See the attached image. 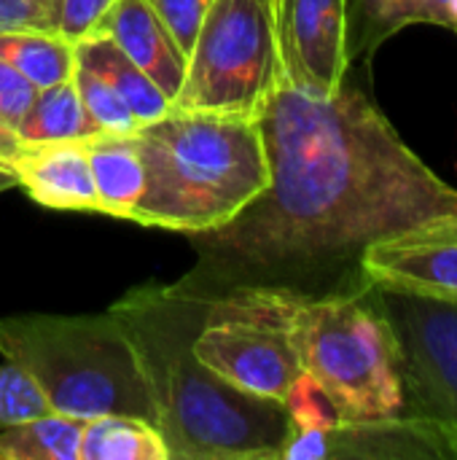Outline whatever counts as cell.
<instances>
[{
	"label": "cell",
	"instance_id": "obj_29",
	"mask_svg": "<svg viewBox=\"0 0 457 460\" xmlns=\"http://www.w3.org/2000/svg\"><path fill=\"white\" fill-rule=\"evenodd\" d=\"M13 186H16V175H13V170H11V164L0 159V191H8V189H13Z\"/></svg>",
	"mask_w": 457,
	"mask_h": 460
},
{
	"label": "cell",
	"instance_id": "obj_12",
	"mask_svg": "<svg viewBox=\"0 0 457 460\" xmlns=\"http://www.w3.org/2000/svg\"><path fill=\"white\" fill-rule=\"evenodd\" d=\"M8 164L32 202L48 210L100 213L83 140L22 143Z\"/></svg>",
	"mask_w": 457,
	"mask_h": 460
},
{
	"label": "cell",
	"instance_id": "obj_5",
	"mask_svg": "<svg viewBox=\"0 0 457 460\" xmlns=\"http://www.w3.org/2000/svg\"><path fill=\"white\" fill-rule=\"evenodd\" d=\"M275 288L302 369L326 388L345 420L407 410L399 342L374 286L326 294Z\"/></svg>",
	"mask_w": 457,
	"mask_h": 460
},
{
	"label": "cell",
	"instance_id": "obj_11",
	"mask_svg": "<svg viewBox=\"0 0 457 460\" xmlns=\"http://www.w3.org/2000/svg\"><path fill=\"white\" fill-rule=\"evenodd\" d=\"M361 275L382 291L457 302V232L434 221L374 243L361 256Z\"/></svg>",
	"mask_w": 457,
	"mask_h": 460
},
{
	"label": "cell",
	"instance_id": "obj_9",
	"mask_svg": "<svg viewBox=\"0 0 457 460\" xmlns=\"http://www.w3.org/2000/svg\"><path fill=\"white\" fill-rule=\"evenodd\" d=\"M280 73L310 94H334L350 70L347 0H272Z\"/></svg>",
	"mask_w": 457,
	"mask_h": 460
},
{
	"label": "cell",
	"instance_id": "obj_15",
	"mask_svg": "<svg viewBox=\"0 0 457 460\" xmlns=\"http://www.w3.org/2000/svg\"><path fill=\"white\" fill-rule=\"evenodd\" d=\"M75 59L86 62L116 89V94L129 105V111L140 127L162 119L172 108L170 97L108 35L97 32V35L78 40Z\"/></svg>",
	"mask_w": 457,
	"mask_h": 460
},
{
	"label": "cell",
	"instance_id": "obj_17",
	"mask_svg": "<svg viewBox=\"0 0 457 460\" xmlns=\"http://www.w3.org/2000/svg\"><path fill=\"white\" fill-rule=\"evenodd\" d=\"M16 137L22 143H57V140H83L97 135V124L86 116L78 92L70 81L38 89L32 105L16 124Z\"/></svg>",
	"mask_w": 457,
	"mask_h": 460
},
{
	"label": "cell",
	"instance_id": "obj_22",
	"mask_svg": "<svg viewBox=\"0 0 457 460\" xmlns=\"http://www.w3.org/2000/svg\"><path fill=\"white\" fill-rule=\"evenodd\" d=\"M423 22L455 30L453 0H388L382 8V16H380L377 40L382 46L399 30H404L409 24H423Z\"/></svg>",
	"mask_w": 457,
	"mask_h": 460
},
{
	"label": "cell",
	"instance_id": "obj_26",
	"mask_svg": "<svg viewBox=\"0 0 457 460\" xmlns=\"http://www.w3.org/2000/svg\"><path fill=\"white\" fill-rule=\"evenodd\" d=\"M113 5H116V0H62L57 32L62 38H67L70 43L97 35Z\"/></svg>",
	"mask_w": 457,
	"mask_h": 460
},
{
	"label": "cell",
	"instance_id": "obj_2",
	"mask_svg": "<svg viewBox=\"0 0 457 460\" xmlns=\"http://www.w3.org/2000/svg\"><path fill=\"white\" fill-rule=\"evenodd\" d=\"M210 299L189 275L132 288L110 307L137 356L170 460H280L294 434L286 404L226 383L194 353Z\"/></svg>",
	"mask_w": 457,
	"mask_h": 460
},
{
	"label": "cell",
	"instance_id": "obj_8",
	"mask_svg": "<svg viewBox=\"0 0 457 460\" xmlns=\"http://www.w3.org/2000/svg\"><path fill=\"white\" fill-rule=\"evenodd\" d=\"M377 296L399 342L407 410L457 437V302L382 288Z\"/></svg>",
	"mask_w": 457,
	"mask_h": 460
},
{
	"label": "cell",
	"instance_id": "obj_23",
	"mask_svg": "<svg viewBox=\"0 0 457 460\" xmlns=\"http://www.w3.org/2000/svg\"><path fill=\"white\" fill-rule=\"evenodd\" d=\"M43 412H48V404L35 383L19 367L5 361L0 367V429Z\"/></svg>",
	"mask_w": 457,
	"mask_h": 460
},
{
	"label": "cell",
	"instance_id": "obj_18",
	"mask_svg": "<svg viewBox=\"0 0 457 460\" xmlns=\"http://www.w3.org/2000/svg\"><path fill=\"white\" fill-rule=\"evenodd\" d=\"M81 418L43 412L0 429V460H78Z\"/></svg>",
	"mask_w": 457,
	"mask_h": 460
},
{
	"label": "cell",
	"instance_id": "obj_31",
	"mask_svg": "<svg viewBox=\"0 0 457 460\" xmlns=\"http://www.w3.org/2000/svg\"><path fill=\"white\" fill-rule=\"evenodd\" d=\"M453 16H455V32H457V0H453Z\"/></svg>",
	"mask_w": 457,
	"mask_h": 460
},
{
	"label": "cell",
	"instance_id": "obj_20",
	"mask_svg": "<svg viewBox=\"0 0 457 460\" xmlns=\"http://www.w3.org/2000/svg\"><path fill=\"white\" fill-rule=\"evenodd\" d=\"M73 86L86 116L97 124L100 132H135L140 127L129 105L116 94V89L81 59H75L73 67Z\"/></svg>",
	"mask_w": 457,
	"mask_h": 460
},
{
	"label": "cell",
	"instance_id": "obj_4",
	"mask_svg": "<svg viewBox=\"0 0 457 460\" xmlns=\"http://www.w3.org/2000/svg\"><path fill=\"white\" fill-rule=\"evenodd\" d=\"M0 356L35 383L48 412L132 415L156 426L137 356L110 310L0 318Z\"/></svg>",
	"mask_w": 457,
	"mask_h": 460
},
{
	"label": "cell",
	"instance_id": "obj_10",
	"mask_svg": "<svg viewBox=\"0 0 457 460\" xmlns=\"http://www.w3.org/2000/svg\"><path fill=\"white\" fill-rule=\"evenodd\" d=\"M457 460V437L444 423L396 412L385 418L342 420L326 431L291 434L280 460Z\"/></svg>",
	"mask_w": 457,
	"mask_h": 460
},
{
	"label": "cell",
	"instance_id": "obj_28",
	"mask_svg": "<svg viewBox=\"0 0 457 460\" xmlns=\"http://www.w3.org/2000/svg\"><path fill=\"white\" fill-rule=\"evenodd\" d=\"M19 148H22V140L16 137V132L8 124L0 121V159L3 162H11Z\"/></svg>",
	"mask_w": 457,
	"mask_h": 460
},
{
	"label": "cell",
	"instance_id": "obj_6",
	"mask_svg": "<svg viewBox=\"0 0 457 460\" xmlns=\"http://www.w3.org/2000/svg\"><path fill=\"white\" fill-rule=\"evenodd\" d=\"M277 78L272 0H213L172 108L259 119Z\"/></svg>",
	"mask_w": 457,
	"mask_h": 460
},
{
	"label": "cell",
	"instance_id": "obj_21",
	"mask_svg": "<svg viewBox=\"0 0 457 460\" xmlns=\"http://www.w3.org/2000/svg\"><path fill=\"white\" fill-rule=\"evenodd\" d=\"M283 404L296 431H326L345 420L326 388L307 372H302L291 383L288 394L283 396Z\"/></svg>",
	"mask_w": 457,
	"mask_h": 460
},
{
	"label": "cell",
	"instance_id": "obj_19",
	"mask_svg": "<svg viewBox=\"0 0 457 460\" xmlns=\"http://www.w3.org/2000/svg\"><path fill=\"white\" fill-rule=\"evenodd\" d=\"M0 59L46 89L73 78L75 43L57 32H0Z\"/></svg>",
	"mask_w": 457,
	"mask_h": 460
},
{
	"label": "cell",
	"instance_id": "obj_7",
	"mask_svg": "<svg viewBox=\"0 0 457 460\" xmlns=\"http://www.w3.org/2000/svg\"><path fill=\"white\" fill-rule=\"evenodd\" d=\"M197 358L226 383L283 402L304 372L280 313L275 286H237L213 294L194 337Z\"/></svg>",
	"mask_w": 457,
	"mask_h": 460
},
{
	"label": "cell",
	"instance_id": "obj_16",
	"mask_svg": "<svg viewBox=\"0 0 457 460\" xmlns=\"http://www.w3.org/2000/svg\"><path fill=\"white\" fill-rule=\"evenodd\" d=\"M78 460H170L162 431L132 415H97L81 426Z\"/></svg>",
	"mask_w": 457,
	"mask_h": 460
},
{
	"label": "cell",
	"instance_id": "obj_3",
	"mask_svg": "<svg viewBox=\"0 0 457 460\" xmlns=\"http://www.w3.org/2000/svg\"><path fill=\"white\" fill-rule=\"evenodd\" d=\"M129 135L145 170L132 224L205 234L226 226L269 186L259 119L170 108Z\"/></svg>",
	"mask_w": 457,
	"mask_h": 460
},
{
	"label": "cell",
	"instance_id": "obj_27",
	"mask_svg": "<svg viewBox=\"0 0 457 460\" xmlns=\"http://www.w3.org/2000/svg\"><path fill=\"white\" fill-rule=\"evenodd\" d=\"M35 94L38 86L30 78H24L16 67L0 59V121L16 129V124L32 105Z\"/></svg>",
	"mask_w": 457,
	"mask_h": 460
},
{
	"label": "cell",
	"instance_id": "obj_13",
	"mask_svg": "<svg viewBox=\"0 0 457 460\" xmlns=\"http://www.w3.org/2000/svg\"><path fill=\"white\" fill-rule=\"evenodd\" d=\"M100 32L108 35L170 97V102L178 97L189 59L151 0H116Z\"/></svg>",
	"mask_w": 457,
	"mask_h": 460
},
{
	"label": "cell",
	"instance_id": "obj_24",
	"mask_svg": "<svg viewBox=\"0 0 457 460\" xmlns=\"http://www.w3.org/2000/svg\"><path fill=\"white\" fill-rule=\"evenodd\" d=\"M59 3L62 0H0V32H57Z\"/></svg>",
	"mask_w": 457,
	"mask_h": 460
},
{
	"label": "cell",
	"instance_id": "obj_25",
	"mask_svg": "<svg viewBox=\"0 0 457 460\" xmlns=\"http://www.w3.org/2000/svg\"><path fill=\"white\" fill-rule=\"evenodd\" d=\"M159 19L164 22V27L170 30V35L175 38V43L180 46V51L189 59V51L199 35V27L213 5V0H151Z\"/></svg>",
	"mask_w": 457,
	"mask_h": 460
},
{
	"label": "cell",
	"instance_id": "obj_30",
	"mask_svg": "<svg viewBox=\"0 0 457 460\" xmlns=\"http://www.w3.org/2000/svg\"><path fill=\"white\" fill-rule=\"evenodd\" d=\"M439 224H442L444 229H450V232H457V218H442Z\"/></svg>",
	"mask_w": 457,
	"mask_h": 460
},
{
	"label": "cell",
	"instance_id": "obj_14",
	"mask_svg": "<svg viewBox=\"0 0 457 460\" xmlns=\"http://www.w3.org/2000/svg\"><path fill=\"white\" fill-rule=\"evenodd\" d=\"M83 148L89 156L100 213L129 221L145 189V170L132 135L97 132L83 137Z\"/></svg>",
	"mask_w": 457,
	"mask_h": 460
},
{
	"label": "cell",
	"instance_id": "obj_1",
	"mask_svg": "<svg viewBox=\"0 0 457 460\" xmlns=\"http://www.w3.org/2000/svg\"><path fill=\"white\" fill-rule=\"evenodd\" d=\"M269 186L226 226L191 234L202 251L256 272L364 286L369 245L457 218V189L347 81L310 94L283 73L259 113Z\"/></svg>",
	"mask_w": 457,
	"mask_h": 460
}]
</instances>
